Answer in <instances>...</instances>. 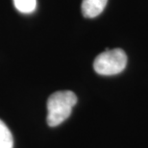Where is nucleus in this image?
<instances>
[{"instance_id":"f257e3e1","label":"nucleus","mask_w":148,"mask_h":148,"mask_svg":"<svg viewBox=\"0 0 148 148\" xmlns=\"http://www.w3.org/2000/svg\"><path fill=\"white\" fill-rule=\"evenodd\" d=\"M77 103V96L70 90L56 91L47 100V124L56 127L66 120Z\"/></svg>"},{"instance_id":"7ed1b4c3","label":"nucleus","mask_w":148,"mask_h":148,"mask_svg":"<svg viewBox=\"0 0 148 148\" xmlns=\"http://www.w3.org/2000/svg\"><path fill=\"white\" fill-rule=\"evenodd\" d=\"M108 0H83L82 14L85 17L92 18L104 11Z\"/></svg>"},{"instance_id":"20e7f679","label":"nucleus","mask_w":148,"mask_h":148,"mask_svg":"<svg viewBox=\"0 0 148 148\" xmlns=\"http://www.w3.org/2000/svg\"><path fill=\"white\" fill-rule=\"evenodd\" d=\"M0 148H14V138L7 125L0 119Z\"/></svg>"},{"instance_id":"f03ea898","label":"nucleus","mask_w":148,"mask_h":148,"mask_svg":"<svg viewBox=\"0 0 148 148\" xmlns=\"http://www.w3.org/2000/svg\"><path fill=\"white\" fill-rule=\"evenodd\" d=\"M127 64V55L120 48L106 49L100 53L93 62L96 73L103 76H112L122 72Z\"/></svg>"},{"instance_id":"39448f33","label":"nucleus","mask_w":148,"mask_h":148,"mask_svg":"<svg viewBox=\"0 0 148 148\" xmlns=\"http://www.w3.org/2000/svg\"><path fill=\"white\" fill-rule=\"evenodd\" d=\"M14 5L22 14H31L37 8V0H14Z\"/></svg>"}]
</instances>
